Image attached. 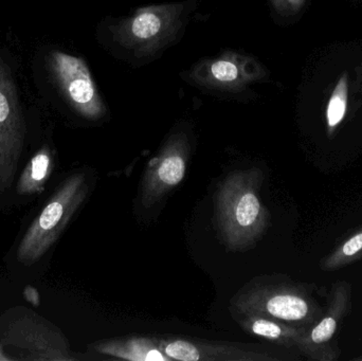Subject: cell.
I'll return each instance as SVG.
<instances>
[{"mask_svg":"<svg viewBox=\"0 0 362 361\" xmlns=\"http://www.w3.org/2000/svg\"><path fill=\"white\" fill-rule=\"evenodd\" d=\"M263 171L257 167L230 173L217 189L215 214L221 241L229 249L243 251L263 237L270 213L261 199Z\"/></svg>","mask_w":362,"mask_h":361,"instance_id":"6da1fadb","label":"cell"},{"mask_svg":"<svg viewBox=\"0 0 362 361\" xmlns=\"http://www.w3.org/2000/svg\"><path fill=\"white\" fill-rule=\"evenodd\" d=\"M231 305L232 314L264 316L301 329L314 326L325 312L313 294V286L282 277L252 280Z\"/></svg>","mask_w":362,"mask_h":361,"instance_id":"7a4b0ae2","label":"cell"},{"mask_svg":"<svg viewBox=\"0 0 362 361\" xmlns=\"http://www.w3.org/2000/svg\"><path fill=\"white\" fill-rule=\"evenodd\" d=\"M87 193L85 174H74L62 182L21 239L17 248L18 262L30 266L48 252L84 203Z\"/></svg>","mask_w":362,"mask_h":361,"instance_id":"3957f363","label":"cell"},{"mask_svg":"<svg viewBox=\"0 0 362 361\" xmlns=\"http://www.w3.org/2000/svg\"><path fill=\"white\" fill-rule=\"evenodd\" d=\"M0 319L1 343L23 352L25 360H76L65 335L34 312L11 309Z\"/></svg>","mask_w":362,"mask_h":361,"instance_id":"277c9868","label":"cell"},{"mask_svg":"<svg viewBox=\"0 0 362 361\" xmlns=\"http://www.w3.org/2000/svg\"><path fill=\"white\" fill-rule=\"evenodd\" d=\"M25 134L14 78L8 64L0 57V192L14 184L25 148Z\"/></svg>","mask_w":362,"mask_h":361,"instance_id":"5b68a950","label":"cell"},{"mask_svg":"<svg viewBox=\"0 0 362 361\" xmlns=\"http://www.w3.org/2000/svg\"><path fill=\"white\" fill-rule=\"evenodd\" d=\"M351 307L352 286L346 281L336 282L327 295L325 312L320 319L302 332L296 348L310 360H337L340 350L334 338Z\"/></svg>","mask_w":362,"mask_h":361,"instance_id":"8992f818","label":"cell"},{"mask_svg":"<svg viewBox=\"0 0 362 361\" xmlns=\"http://www.w3.org/2000/svg\"><path fill=\"white\" fill-rule=\"evenodd\" d=\"M49 67L68 103L81 116L97 120L105 114V106L84 59L62 51H53Z\"/></svg>","mask_w":362,"mask_h":361,"instance_id":"52a82bcc","label":"cell"},{"mask_svg":"<svg viewBox=\"0 0 362 361\" xmlns=\"http://www.w3.org/2000/svg\"><path fill=\"white\" fill-rule=\"evenodd\" d=\"M189 162L185 136H176L148 165L142 182V205L148 209L182 182Z\"/></svg>","mask_w":362,"mask_h":361,"instance_id":"ba28073f","label":"cell"},{"mask_svg":"<svg viewBox=\"0 0 362 361\" xmlns=\"http://www.w3.org/2000/svg\"><path fill=\"white\" fill-rule=\"evenodd\" d=\"M163 353L180 361H274L279 358L236 343H212L195 339H158Z\"/></svg>","mask_w":362,"mask_h":361,"instance_id":"9c48e42d","label":"cell"},{"mask_svg":"<svg viewBox=\"0 0 362 361\" xmlns=\"http://www.w3.org/2000/svg\"><path fill=\"white\" fill-rule=\"evenodd\" d=\"M102 355L129 361H171L161 350L159 341L148 337L107 339L93 345Z\"/></svg>","mask_w":362,"mask_h":361,"instance_id":"30bf717a","label":"cell"},{"mask_svg":"<svg viewBox=\"0 0 362 361\" xmlns=\"http://www.w3.org/2000/svg\"><path fill=\"white\" fill-rule=\"evenodd\" d=\"M233 317L248 334L287 349L296 348L302 332L305 330L272 318L252 314H233Z\"/></svg>","mask_w":362,"mask_h":361,"instance_id":"8fae6325","label":"cell"},{"mask_svg":"<svg viewBox=\"0 0 362 361\" xmlns=\"http://www.w3.org/2000/svg\"><path fill=\"white\" fill-rule=\"evenodd\" d=\"M52 170V150L48 146H44L30 159L23 169L17 182V193L23 196L40 194L45 190Z\"/></svg>","mask_w":362,"mask_h":361,"instance_id":"7c38bea8","label":"cell"},{"mask_svg":"<svg viewBox=\"0 0 362 361\" xmlns=\"http://www.w3.org/2000/svg\"><path fill=\"white\" fill-rule=\"evenodd\" d=\"M362 258V226L341 242L329 256L321 260L320 269L336 271Z\"/></svg>","mask_w":362,"mask_h":361,"instance_id":"4fadbf2b","label":"cell"},{"mask_svg":"<svg viewBox=\"0 0 362 361\" xmlns=\"http://www.w3.org/2000/svg\"><path fill=\"white\" fill-rule=\"evenodd\" d=\"M349 76L344 72L336 83L335 88L329 97L327 107V129L329 136L333 135L336 129L346 118L348 110Z\"/></svg>","mask_w":362,"mask_h":361,"instance_id":"5bb4252c","label":"cell"},{"mask_svg":"<svg viewBox=\"0 0 362 361\" xmlns=\"http://www.w3.org/2000/svg\"><path fill=\"white\" fill-rule=\"evenodd\" d=\"M165 25V16L156 10L140 11L129 25V31L135 40H153L161 33Z\"/></svg>","mask_w":362,"mask_h":361,"instance_id":"9a60e30c","label":"cell"},{"mask_svg":"<svg viewBox=\"0 0 362 361\" xmlns=\"http://www.w3.org/2000/svg\"><path fill=\"white\" fill-rule=\"evenodd\" d=\"M211 74L218 82L232 83L238 80L240 71H238V66L233 61L221 59V61H217L212 64Z\"/></svg>","mask_w":362,"mask_h":361,"instance_id":"2e32d148","label":"cell"},{"mask_svg":"<svg viewBox=\"0 0 362 361\" xmlns=\"http://www.w3.org/2000/svg\"><path fill=\"white\" fill-rule=\"evenodd\" d=\"M23 298L25 301L31 303L33 307H40V296L38 290H36L33 286L28 285L27 288L23 290Z\"/></svg>","mask_w":362,"mask_h":361,"instance_id":"e0dca14e","label":"cell"},{"mask_svg":"<svg viewBox=\"0 0 362 361\" xmlns=\"http://www.w3.org/2000/svg\"><path fill=\"white\" fill-rule=\"evenodd\" d=\"M276 1L280 2V4H282V6H284L285 8L295 11L301 8L305 0H276Z\"/></svg>","mask_w":362,"mask_h":361,"instance_id":"ac0fdd59","label":"cell"},{"mask_svg":"<svg viewBox=\"0 0 362 361\" xmlns=\"http://www.w3.org/2000/svg\"><path fill=\"white\" fill-rule=\"evenodd\" d=\"M15 360H16V358L6 355L4 350V345H0V361H13Z\"/></svg>","mask_w":362,"mask_h":361,"instance_id":"d6986e66","label":"cell"}]
</instances>
